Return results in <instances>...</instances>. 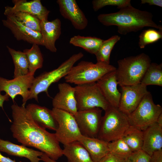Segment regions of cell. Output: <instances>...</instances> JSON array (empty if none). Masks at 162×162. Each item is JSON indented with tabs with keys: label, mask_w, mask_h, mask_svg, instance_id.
Segmentation results:
<instances>
[{
	"label": "cell",
	"mask_w": 162,
	"mask_h": 162,
	"mask_svg": "<svg viewBox=\"0 0 162 162\" xmlns=\"http://www.w3.org/2000/svg\"><path fill=\"white\" fill-rule=\"evenodd\" d=\"M11 108L13 122L10 130L13 137L22 145L35 148L54 160L63 155L55 133L37 123L25 106L14 104Z\"/></svg>",
	"instance_id": "cell-1"
},
{
	"label": "cell",
	"mask_w": 162,
	"mask_h": 162,
	"mask_svg": "<svg viewBox=\"0 0 162 162\" xmlns=\"http://www.w3.org/2000/svg\"><path fill=\"white\" fill-rule=\"evenodd\" d=\"M153 17L152 13L130 5L116 12L100 14L98 16V19L104 26H117L118 33L124 35L138 32L145 27L154 28L162 31V26L154 22Z\"/></svg>",
	"instance_id": "cell-2"
},
{
	"label": "cell",
	"mask_w": 162,
	"mask_h": 162,
	"mask_svg": "<svg viewBox=\"0 0 162 162\" xmlns=\"http://www.w3.org/2000/svg\"><path fill=\"white\" fill-rule=\"evenodd\" d=\"M117 63L116 75L118 84L121 87L140 83L151 62L149 56L142 53L120 59Z\"/></svg>",
	"instance_id": "cell-3"
},
{
	"label": "cell",
	"mask_w": 162,
	"mask_h": 162,
	"mask_svg": "<svg viewBox=\"0 0 162 162\" xmlns=\"http://www.w3.org/2000/svg\"><path fill=\"white\" fill-rule=\"evenodd\" d=\"M97 138L109 142L121 138L130 126L128 116L110 106L105 111Z\"/></svg>",
	"instance_id": "cell-4"
},
{
	"label": "cell",
	"mask_w": 162,
	"mask_h": 162,
	"mask_svg": "<svg viewBox=\"0 0 162 162\" xmlns=\"http://www.w3.org/2000/svg\"><path fill=\"white\" fill-rule=\"evenodd\" d=\"M116 69L110 64L83 61L73 66L64 78L66 82L76 85L95 82L105 74Z\"/></svg>",
	"instance_id": "cell-5"
},
{
	"label": "cell",
	"mask_w": 162,
	"mask_h": 162,
	"mask_svg": "<svg viewBox=\"0 0 162 162\" xmlns=\"http://www.w3.org/2000/svg\"><path fill=\"white\" fill-rule=\"evenodd\" d=\"M83 56V54L81 52L74 54L57 68L44 72L35 78L30 89L29 99H34L38 101V94L43 92H45L48 97H50L48 91L50 86L64 77L74 64Z\"/></svg>",
	"instance_id": "cell-6"
},
{
	"label": "cell",
	"mask_w": 162,
	"mask_h": 162,
	"mask_svg": "<svg viewBox=\"0 0 162 162\" xmlns=\"http://www.w3.org/2000/svg\"><path fill=\"white\" fill-rule=\"evenodd\" d=\"M162 113V108L155 104L150 92L146 95L132 113L127 115L130 125L144 131L156 122Z\"/></svg>",
	"instance_id": "cell-7"
},
{
	"label": "cell",
	"mask_w": 162,
	"mask_h": 162,
	"mask_svg": "<svg viewBox=\"0 0 162 162\" xmlns=\"http://www.w3.org/2000/svg\"><path fill=\"white\" fill-rule=\"evenodd\" d=\"M75 88L78 111L98 107L105 111L110 106L96 82L77 85Z\"/></svg>",
	"instance_id": "cell-8"
},
{
	"label": "cell",
	"mask_w": 162,
	"mask_h": 162,
	"mask_svg": "<svg viewBox=\"0 0 162 162\" xmlns=\"http://www.w3.org/2000/svg\"><path fill=\"white\" fill-rule=\"evenodd\" d=\"M51 110L58 124L55 134L58 142L65 145L78 141L82 135L74 116L58 109L53 108Z\"/></svg>",
	"instance_id": "cell-9"
},
{
	"label": "cell",
	"mask_w": 162,
	"mask_h": 162,
	"mask_svg": "<svg viewBox=\"0 0 162 162\" xmlns=\"http://www.w3.org/2000/svg\"><path fill=\"white\" fill-rule=\"evenodd\" d=\"M34 78V75L28 73L10 80L0 77V91L5 92L13 101L17 95L21 96L22 98V105L25 106L29 100L30 89Z\"/></svg>",
	"instance_id": "cell-10"
},
{
	"label": "cell",
	"mask_w": 162,
	"mask_h": 162,
	"mask_svg": "<svg viewBox=\"0 0 162 162\" xmlns=\"http://www.w3.org/2000/svg\"><path fill=\"white\" fill-rule=\"evenodd\" d=\"M102 112L98 107L78 111L74 116L82 135L97 138L102 117Z\"/></svg>",
	"instance_id": "cell-11"
},
{
	"label": "cell",
	"mask_w": 162,
	"mask_h": 162,
	"mask_svg": "<svg viewBox=\"0 0 162 162\" xmlns=\"http://www.w3.org/2000/svg\"><path fill=\"white\" fill-rule=\"evenodd\" d=\"M122 91L118 108L128 115L137 107L144 96L150 92L147 86L141 82L121 87Z\"/></svg>",
	"instance_id": "cell-12"
},
{
	"label": "cell",
	"mask_w": 162,
	"mask_h": 162,
	"mask_svg": "<svg viewBox=\"0 0 162 162\" xmlns=\"http://www.w3.org/2000/svg\"><path fill=\"white\" fill-rule=\"evenodd\" d=\"M14 6H7L4 14L6 16L16 12L28 13L36 17L40 21L48 20L50 10L42 4L40 0L27 1L26 0H13Z\"/></svg>",
	"instance_id": "cell-13"
},
{
	"label": "cell",
	"mask_w": 162,
	"mask_h": 162,
	"mask_svg": "<svg viewBox=\"0 0 162 162\" xmlns=\"http://www.w3.org/2000/svg\"><path fill=\"white\" fill-rule=\"evenodd\" d=\"M58 92L52 100L53 108L64 110L75 116L78 111L75 88L67 82L58 85Z\"/></svg>",
	"instance_id": "cell-14"
},
{
	"label": "cell",
	"mask_w": 162,
	"mask_h": 162,
	"mask_svg": "<svg viewBox=\"0 0 162 162\" xmlns=\"http://www.w3.org/2000/svg\"><path fill=\"white\" fill-rule=\"evenodd\" d=\"M59 11L65 19L70 20L74 27L82 30L87 27L88 20L75 0H58Z\"/></svg>",
	"instance_id": "cell-15"
},
{
	"label": "cell",
	"mask_w": 162,
	"mask_h": 162,
	"mask_svg": "<svg viewBox=\"0 0 162 162\" xmlns=\"http://www.w3.org/2000/svg\"><path fill=\"white\" fill-rule=\"evenodd\" d=\"M2 20L3 25L9 29L17 40H23L29 43L41 45L40 32L33 31L18 22L13 15L6 16Z\"/></svg>",
	"instance_id": "cell-16"
},
{
	"label": "cell",
	"mask_w": 162,
	"mask_h": 162,
	"mask_svg": "<svg viewBox=\"0 0 162 162\" xmlns=\"http://www.w3.org/2000/svg\"><path fill=\"white\" fill-rule=\"evenodd\" d=\"M116 70L107 73L96 82L110 105L118 108L121 93L117 89Z\"/></svg>",
	"instance_id": "cell-17"
},
{
	"label": "cell",
	"mask_w": 162,
	"mask_h": 162,
	"mask_svg": "<svg viewBox=\"0 0 162 162\" xmlns=\"http://www.w3.org/2000/svg\"><path fill=\"white\" fill-rule=\"evenodd\" d=\"M41 45L52 52L57 51L55 42L61 34V22L58 18L51 21H40Z\"/></svg>",
	"instance_id": "cell-18"
},
{
	"label": "cell",
	"mask_w": 162,
	"mask_h": 162,
	"mask_svg": "<svg viewBox=\"0 0 162 162\" xmlns=\"http://www.w3.org/2000/svg\"><path fill=\"white\" fill-rule=\"evenodd\" d=\"M162 148V127L156 122L143 131L142 149L150 156Z\"/></svg>",
	"instance_id": "cell-19"
},
{
	"label": "cell",
	"mask_w": 162,
	"mask_h": 162,
	"mask_svg": "<svg viewBox=\"0 0 162 162\" xmlns=\"http://www.w3.org/2000/svg\"><path fill=\"white\" fill-rule=\"evenodd\" d=\"M26 109L37 123L41 126L56 131L58 127L52 110L45 107L34 104H30L26 106Z\"/></svg>",
	"instance_id": "cell-20"
},
{
	"label": "cell",
	"mask_w": 162,
	"mask_h": 162,
	"mask_svg": "<svg viewBox=\"0 0 162 162\" xmlns=\"http://www.w3.org/2000/svg\"><path fill=\"white\" fill-rule=\"evenodd\" d=\"M0 151L8 155L20 157H25L31 162H39L40 157L43 152L26 147L23 145H19L9 141L0 138Z\"/></svg>",
	"instance_id": "cell-21"
},
{
	"label": "cell",
	"mask_w": 162,
	"mask_h": 162,
	"mask_svg": "<svg viewBox=\"0 0 162 162\" xmlns=\"http://www.w3.org/2000/svg\"><path fill=\"white\" fill-rule=\"evenodd\" d=\"M78 141L87 150L94 162H98L109 153V142L97 138L82 135Z\"/></svg>",
	"instance_id": "cell-22"
},
{
	"label": "cell",
	"mask_w": 162,
	"mask_h": 162,
	"mask_svg": "<svg viewBox=\"0 0 162 162\" xmlns=\"http://www.w3.org/2000/svg\"><path fill=\"white\" fill-rule=\"evenodd\" d=\"M62 153L68 162H94L87 150L78 141L64 145Z\"/></svg>",
	"instance_id": "cell-23"
},
{
	"label": "cell",
	"mask_w": 162,
	"mask_h": 162,
	"mask_svg": "<svg viewBox=\"0 0 162 162\" xmlns=\"http://www.w3.org/2000/svg\"><path fill=\"white\" fill-rule=\"evenodd\" d=\"M104 40L96 37L75 35L69 40L70 44L81 47L87 52L95 55Z\"/></svg>",
	"instance_id": "cell-24"
},
{
	"label": "cell",
	"mask_w": 162,
	"mask_h": 162,
	"mask_svg": "<svg viewBox=\"0 0 162 162\" xmlns=\"http://www.w3.org/2000/svg\"><path fill=\"white\" fill-rule=\"evenodd\" d=\"M11 55L14 65V78L24 76L28 73L29 63L26 54L20 51H17L7 46Z\"/></svg>",
	"instance_id": "cell-25"
},
{
	"label": "cell",
	"mask_w": 162,
	"mask_h": 162,
	"mask_svg": "<svg viewBox=\"0 0 162 162\" xmlns=\"http://www.w3.org/2000/svg\"><path fill=\"white\" fill-rule=\"evenodd\" d=\"M122 138L133 152L142 149L143 142V131L130 125Z\"/></svg>",
	"instance_id": "cell-26"
},
{
	"label": "cell",
	"mask_w": 162,
	"mask_h": 162,
	"mask_svg": "<svg viewBox=\"0 0 162 162\" xmlns=\"http://www.w3.org/2000/svg\"><path fill=\"white\" fill-rule=\"evenodd\" d=\"M147 86L149 85L162 86V64L151 63L140 82Z\"/></svg>",
	"instance_id": "cell-27"
},
{
	"label": "cell",
	"mask_w": 162,
	"mask_h": 162,
	"mask_svg": "<svg viewBox=\"0 0 162 162\" xmlns=\"http://www.w3.org/2000/svg\"><path fill=\"white\" fill-rule=\"evenodd\" d=\"M23 52L26 54L29 63L28 73L34 75L36 70L43 67V58L39 45L32 44L29 49H25Z\"/></svg>",
	"instance_id": "cell-28"
},
{
	"label": "cell",
	"mask_w": 162,
	"mask_h": 162,
	"mask_svg": "<svg viewBox=\"0 0 162 162\" xmlns=\"http://www.w3.org/2000/svg\"><path fill=\"white\" fill-rule=\"evenodd\" d=\"M120 38L118 35H115L108 39L103 40L98 50L95 55L97 62L110 64V56L112 50Z\"/></svg>",
	"instance_id": "cell-29"
},
{
	"label": "cell",
	"mask_w": 162,
	"mask_h": 162,
	"mask_svg": "<svg viewBox=\"0 0 162 162\" xmlns=\"http://www.w3.org/2000/svg\"><path fill=\"white\" fill-rule=\"evenodd\" d=\"M108 146L109 153L124 160L133 152L122 138L109 142Z\"/></svg>",
	"instance_id": "cell-30"
},
{
	"label": "cell",
	"mask_w": 162,
	"mask_h": 162,
	"mask_svg": "<svg viewBox=\"0 0 162 162\" xmlns=\"http://www.w3.org/2000/svg\"><path fill=\"white\" fill-rule=\"evenodd\" d=\"M12 15L25 26L35 32H40V21L36 17L22 12H15Z\"/></svg>",
	"instance_id": "cell-31"
},
{
	"label": "cell",
	"mask_w": 162,
	"mask_h": 162,
	"mask_svg": "<svg viewBox=\"0 0 162 162\" xmlns=\"http://www.w3.org/2000/svg\"><path fill=\"white\" fill-rule=\"evenodd\" d=\"M162 38V31L149 28L143 30L139 36V46L144 48L146 45Z\"/></svg>",
	"instance_id": "cell-32"
},
{
	"label": "cell",
	"mask_w": 162,
	"mask_h": 162,
	"mask_svg": "<svg viewBox=\"0 0 162 162\" xmlns=\"http://www.w3.org/2000/svg\"><path fill=\"white\" fill-rule=\"evenodd\" d=\"M130 0H94L92 2L93 9L97 11L106 6H114L120 9L131 5Z\"/></svg>",
	"instance_id": "cell-33"
},
{
	"label": "cell",
	"mask_w": 162,
	"mask_h": 162,
	"mask_svg": "<svg viewBox=\"0 0 162 162\" xmlns=\"http://www.w3.org/2000/svg\"><path fill=\"white\" fill-rule=\"evenodd\" d=\"M150 156L142 149L133 152L125 162H149Z\"/></svg>",
	"instance_id": "cell-34"
},
{
	"label": "cell",
	"mask_w": 162,
	"mask_h": 162,
	"mask_svg": "<svg viewBox=\"0 0 162 162\" xmlns=\"http://www.w3.org/2000/svg\"><path fill=\"white\" fill-rule=\"evenodd\" d=\"M98 162H125V160L109 153Z\"/></svg>",
	"instance_id": "cell-35"
},
{
	"label": "cell",
	"mask_w": 162,
	"mask_h": 162,
	"mask_svg": "<svg viewBox=\"0 0 162 162\" xmlns=\"http://www.w3.org/2000/svg\"><path fill=\"white\" fill-rule=\"evenodd\" d=\"M149 162H162V149L152 153L150 156Z\"/></svg>",
	"instance_id": "cell-36"
},
{
	"label": "cell",
	"mask_w": 162,
	"mask_h": 162,
	"mask_svg": "<svg viewBox=\"0 0 162 162\" xmlns=\"http://www.w3.org/2000/svg\"><path fill=\"white\" fill-rule=\"evenodd\" d=\"M141 4H148L149 5H154L162 7V0H141Z\"/></svg>",
	"instance_id": "cell-37"
},
{
	"label": "cell",
	"mask_w": 162,
	"mask_h": 162,
	"mask_svg": "<svg viewBox=\"0 0 162 162\" xmlns=\"http://www.w3.org/2000/svg\"><path fill=\"white\" fill-rule=\"evenodd\" d=\"M0 91V107L3 108V104L4 101H7L9 100V96L6 94L4 95H2Z\"/></svg>",
	"instance_id": "cell-38"
},
{
	"label": "cell",
	"mask_w": 162,
	"mask_h": 162,
	"mask_svg": "<svg viewBox=\"0 0 162 162\" xmlns=\"http://www.w3.org/2000/svg\"><path fill=\"white\" fill-rule=\"evenodd\" d=\"M40 157L41 160L44 162H57L56 160L51 159L44 153H43Z\"/></svg>",
	"instance_id": "cell-39"
},
{
	"label": "cell",
	"mask_w": 162,
	"mask_h": 162,
	"mask_svg": "<svg viewBox=\"0 0 162 162\" xmlns=\"http://www.w3.org/2000/svg\"><path fill=\"white\" fill-rule=\"evenodd\" d=\"M0 162H16L15 160H12L8 157L3 155L0 152Z\"/></svg>",
	"instance_id": "cell-40"
},
{
	"label": "cell",
	"mask_w": 162,
	"mask_h": 162,
	"mask_svg": "<svg viewBox=\"0 0 162 162\" xmlns=\"http://www.w3.org/2000/svg\"><path fill=\"white\" fill-rule=\"evenodd\" d=\"M156 122L159 126L162 127V113L158 117Z\"/></svg>",
	"instance_id": "cell-41"
},
{
	"label": "cell",
	"mask_w": 162,
	"mask_h": 162,
	"mask_svg": "<svg viewBox=\"0 0 162 162\" xmlns=\"http://www.w3.org/2000/svg\"><path fill=\"white\" fill-rule=\"evenodd\" d=\"M19 162H22V161H20Z\"/></svg>",
	"instance_id": "cell-42"
}]
</instances>
